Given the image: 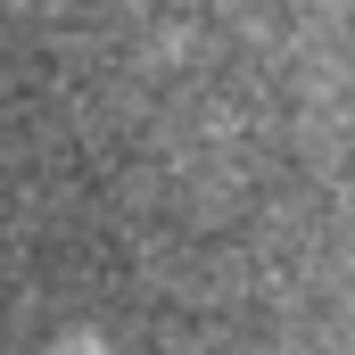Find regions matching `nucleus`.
Segmentation results:
<instances>
[{"label":"nucleus","mask_w":355,"mask_h":355,"mask_svg":"<svg viewBox=\"0 0 355 355\" xmlns=\"http://www.w3.org/2000/svg\"><path fill=\"white\" fill-rule=\"evenodd\" d=\"M58 355H99V347H91V339H67V347H58Z\"/></svg>","instance_id":"nucleus-1"}]
</instances>
